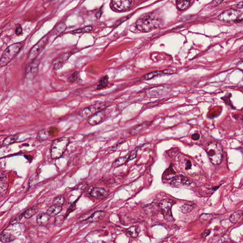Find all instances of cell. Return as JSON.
Instances as JSON below:
<instances>
[{"instance_id":"cell-1","label":"cell","mask_w":243,"mask_h":243,"mask_svg":"<svg viewBox=\"0 0 243 243\" xmlns=\"http://www.w3.org/2000/svg\"><path fill=\"white\" fill-rule=\"evenodd\" d=\"M162 21L154 13L142 16L136 22V27L142 32H149L161 26Z\"/></svg>"},{"instance_id":"cell-2","label":"cell","mask_w":243,"mask_h":243,"mask_svg":"<svg viewBox=\"0 0 243 243\" xmlns=\"http://www.w3.org/2000/svg\"><path fill=\"white\" fill-rule=\"evenodd\" d=\"M205 150L212 163L216 165L221 163L223 154V149L221 144L217 142H210L206 145Z\"/></svg>"},{"instance_id":"cell-3","label":"cell","mask_w":243,"mask_h":243,"mask_svg":"<svg viewBox=\"0 0 243 243\" xmlns=\"http://www.w3.org/2000/svg\"><path fill=\"white\" fill-rule=\"evenodd\" d=\"M23 47L22 42H18L8 47L2 53L1 57L0 66L2 68L6 66L19 54Z\"/></svg>"},{"instance_id":"cell-4","label":"cell","mask_w":243,"mask_h":243,"mask_svg":"<svg viewBox=\"0 0 243 243\" xmlns=\"http://www.w3.org/2000/svg\"><path fill=\"white\" fill-rule=\"evenodd\" d=\"M69 142V138L65 137H61L54 141L51 148L52 159L55 160L61 157L67 149Z\"/></svg>"},{"instance_id":"cell-5","label":"cell","mask_w":243,"mask_h":243,"mask_svg":"<svg viewBox=\"0 0 243 243\" xmlns=\"http://www.w3.org/2000/svg\"><path fill=\"white\" fill-rule=\"evenodd\" d=\"M175 203V201L171 199H165L160 202V207L162 214L165 220L169 221L172 222L174 220L171 208Z\"/></svg>"},{"instance_id":"cell-6","label":"cell","mask_w":243,"mask_h":243,"mask_svg":"<svg viewBox=\"0 0 243 243\" xmlns=\"http://www.w3.org/2000/svg\"><path fill=\"white\" fill-rule=\"evenodd\" d=\"M108 105L107 103H102L90 105L80 111L79 113V115L80 117L84 118L89 117L95 113L102 110Z\"/></svg>"},{"instance_id":"cell-7","label":"cell","mask_w":243,"mask_h":243,"mask_svg":"<svg viewBox=\"0 0 243 243\" xmlns=\"http://www.w3.org/2000/svg\"><path fill=\"white\" fill-rule=\"evenodd\" d=\"M48 36L46 35L42 38L37 43L35 44L29 53L28 57V60H34L36 59L45 47L48 41Z\"/></svg>"},{"instance_id":"cell-8","label":"cell","mask_w":243,"mask_h":243,"mask_svg":"<svg viewBox=\"0 0 243 243\" xmlns=\"http://www.w3.org/2000/svg\"><path fill=\"white\" fill-rule=\"evenodd\" d=\"M59 129L57 127L51 126L46 129L41 130L38 133V140L39 141H44L58 135Z\"/></svg>"},{"instance_id":"cell-9","label":"cell","mask_w":243,"mask_h":243,"mask_svg":"<svg viewBox=\"0 0 243 243\" xmlns=\"http://www.w3.org/2000/svg\"><path fill=\"white\" fill-rule=\"evenodd\" d=\"M170 89L166 86H158L150 89L147 92L149 97H159L170 92Z\"/></svg>"},{"instance_id":"cell-10","label":"cell","mask_w":243,"mask_h":243,"mask_svg":"<svg viewBox=\"0 0 243 243\" xmlns=\"http://www.w3.org/2000/svg\"><path fill=\"white\" fill-rule=\"evenodd\" d=\"M192 180L183 176H176L171 182V186L173 187L182 188L192 184Z\"/></svg>"},{"instance_id":"cell-11","label":"cell","mask_w":243,"mask_h":243,"mask_svg":"<svg viewBox=\"0 0 243 243\" xmlns=\"http://www.w3.org/2000/svg\"><path fill=\"white\" fill-rule=\"evenodd\" d=\"M133 0H112L113 7L119 11H124L129 9L133 3Z\"/></svg>"},{"instance_id":"cell-12","label":"cell","mask_w":243,"mask_h":243,"mask_svg":"<svg viewBox=\"0 0 243 243\" xmlns=\"http://www.w3.org/2000/svg\"><path fill=\"white\" fill-rule=\"evenodd\" d=\"M72 55V53L63 54L56 59L53 62V68L54 70H58L62 68L67 63L69 58Z\"/></svg>"},{"instance_id":"cell-13","label":"cell","mask_w":243,"mask_h":243,"mask_svg":"<svg viewBox=\"0 0 243 243\" xmlns=\"http://www.w3.org/2000/svg\"><path fill=\"white\" fill-rule=\"evenodd\" d=\"M39 64V61L35 59L33 60V62L27 66L25 70V75L28 78H32L37 75L38 72Z\"/></svg>"},{"instance_id":"cell-14","label":"cell","mask_w":243,"mask_h":243,"mask_svg":"<svg viewBox=\"0 0 243 243\" xmlns=\"http://www.w3.org/2000/svg\"><path fill=\"white\" fill-rule=\"evenodd\" d=\"M238 13L234 9H229L222 13L218 17L221 21L231 22L237 20L238 16Z\"/></svg>"},{"instance_id":"cell-15","label":"cell","mask_w":243,"mask_h":243,"mask_svg":"<svg viewBox=\"0 0 243 243\" xmlns=\"http://www.w3.org/2000/svg\"><path fill=\"white\" fill-rule=\"evenodd\" d=\"M105 111L103 109L102 110L97 113L89 117L88 123L91 126H96L100 124L104 119L105 116Z\"/></svg>"},{"instance_id":"cell-16","label":"cell","mask_w":243,"mask_h":243,"mask_svg":"<svg viewBox=\"0 0 243 243\" xmlns=\"http://www.w3.org/2000/svg\"><path fill=\"white\" fill-rule=\"evenodd\" d=\"M108 193L103 187H95L91 192L90 195L97 200H102L106 197Z\"/></svg>"},{"instance_id":"cell-17","label":"cell","mask_w":243,"mask_h":243,"mask_svg":"<svg viewBox=\"0 0 243 243\" xmlns=\"http://www.w3.org/2000/svg\"><path fill=\"white\" fill-rule=\"evenodd\" d=\"M105 212L104 211H97L90 216L86 221L88 222H98L102 220L105 216Z\"/></svg>"},{"instance_id":"cell-18","label":"cell","mask_w":243,"mask_h":243,"mask_svg":"<svg viewBox=\"0 0 243 243\" xmlns=\"http://www.w3.org/2000/svg\"><path fill=\"white\" fill-rule=\"evenodd\" d=\"M50 217L47 212L39 214L37 217V223L39 226H47L50 221Z\"/></svg>"},{"instance_id":"cell-19","label":"cell","mask_w":243,"mask_h":243,"mask_svg":"<svg viewBox=\"0 0 243 243\" xmlns=\"http://www.w3.org/2000/svg\"><path fill=\"white\" fill-rule=\"evenodd\" d=\"M62 206L57 205V204H53L50 207L47 211V213L51 217H53L59 214L61 211L62 210Z\"/></svg>"},{"instance_id":"cell-20","label":"cell","mask_w":243,"mask_h":243,"mask_svg":"<svg viewBox=\"0 0 243 243\" xmlns=\"http://www.w3.org/2000/svg\"><path fill=\"white\" fill-rule=\"evenodd\" d=\"M150 125V122H146L141 125H138L133 128L130 131V133L132 135L140 134L146 130L149 126Z\"/></svg>"},{"instance_id":"cell-21","label":"cell","mask_w":243,"mask_h":243,"mask_svg":"<svg viewBox=\"0 0 243 243\" xmlns=\"http://www.w3.org/2000/svg\"><path fill=\"white\" fill-rule=\"evenodd\" d=\"M0 240L3 243H8L14 240V237L10 233L8 232H3L1 234Z\"/></svg>"},{"instance_id":"cell-22","label":"cell","mask_w":243,"mask_h":243,"mask_svg":"<svg viewBox=\"0 0 243 243\" xmlns=\"http://www.w3.org/2000/svg\"><path fill=\"white\" fill-rule=\"evenodd\" d=\"M19 134H18L10 135L7 136L3 140L2 145L6 146V145H10V144L14 143L19 138Z\"/></svg>"},{"instance_id":"cell-23","label":"cell","mask_w":243,"mask_h":243,"mask_svg":"<svg viewBox=\"0 0 243 243\" xmlns=\"http://www.w3.org/2000/svg\"><path fill=\"white\" fill-rule=\"evenodd\" d=\"M176 172L174 171L172 167H170L164 171L163 174V177L164 179H171L175 177L176 176Z\"/></svg>"},{"instance_id":"cell-24","label":"cell","mask_w":243,"mask_h":243,"mask_svg":"<svg viewBox=\"0 0 243 243\" xmlns=\"http://www.w3.org/2000/svg\"><path fill=\"white\" fill-rule=\"evenodd\" d=\"M243 215V212L242 210H237L231 214L229 217L230 220L233 223H236L239 220Z\"/></svg>"},{"instance_id":"cell-25","label":"cell","mask_w":243,"mask_h":243,"mask_svg":"<svg viewBox=\"0 0 243 243\" xmlns=\"http://www.w3.org/2000/svg\"><path fill=\"white\" fill-rule=\"evenodd\" d=\"M8 187L7 181L5 177H2L1 174V180H0V190H1V195L2 196L3 194L6 192Z\"/></svg>"},{"instance_id":"cell-26","label":"cell","mask_w":243,"mask_h":243,"mask_svg":"<svg viewBox=\"0 0 243 243\" xmlns=\"http://www.w3.org/2000/svg\"><path fill=\"white\" fill-rule=\"evenodd\" d=\"M108 76L107 75L103 76L99 80L98 84L97 85V89L100 90L105 89L108 84Z\"/></svg>"},{"instance_id":"cell-27","label":"cell","mask_w":243,"mask_h":243,"mask_svg":"<svg viewBox=\"0 0 243 243\" xmlns=\"http://www.w3.org/2000/svg\"><path fill=\"white\" fill-rule=\"evenodd\" d=\"M163 74H165L164 73V70L163 71H154V72H150V73L147 74L145 75L144 76L142 77V78L144 80H150L156 76H159L162 75Z\"/></svg>"},{"instance_id":"cell-28","label":"cell","mask_w":243,"mask_h":243,"mask_svg":"<svg viewBox=\"0 0 243 243\" xmlns=\"http://www.w3.org/2000/svg\"><path fill=\"white\" fill-rule=\"evenodd\" d=\"M177 6L179 10H183L189 6L190 4V0H177Z\"/></svg>"},{"instance_id":"cell-29","label":"cell","mask_w":243,"mask_h":243,"mask_svg":"<svg viewBox=\"0 0 243 243\" xmlns=\"http://www.w3.org/2000/svg\"><path fill=\"white\" fill-rule=\"evenodd\" d=\"M194 206L192 203H186L181 206L180 210L183 213L186 214L191 212L193 209Z\"/></svg>"},{"instance_id":"cell-30","label":"cell","mask_w":243,"mask_h":243,"mask_svg":"<svg viewBox=\"0 0 243 243\" xmlns=\"http://www.w3.org/2000/svg\"><path fill=\"white\" fill-rule=\"evenodd\" d=\"M37 212V209L35 208L32 207L27 209L23 214V216L25 218H30L35 215Z\"/></svg>"},{"instance_id":"cell-31","label":"cell","mask_w":243,"mask_h":243,"mask_svg":"<svg viewBox=\"0 0 243 243\" xmlns=\"http://www.w3.org/2000/svg\"><path fill=\"white\" fill-rule=\"evenodd\" d=\"M127 234L129 237L135 238L137 237L138 234L137 227L135 226L130 227L127 230Z\"/></svg>"},{"instance_id":"cell-32","label":"cell","mask_w":243,"mask_h":243,"mask_svg":"<svg viewBox=\"0 0 243 243\" xmlns=\"http://www.w3.org/2000/svg\"><path fill=\"white\" fill-rule=\"evenodd\" d=\"M127 160H128V159L126 157H122L119 158L113 163V164L112 167L113 168H116V167L123 165L126 162H127Z\"/></svg>"},{"instance_id":"cell-33","label":"cell","mask_w":243,"mask_h":243,"mask_svg":"<svg viewBox=\"0 0 243 243\" xmlns=\"http://www.w3.org/2000/svg\"><path fill=\"white\" fill-rule=\"evenodd\" d=\"M92 30H93V27L92 26H88L74 30L73 32L75 33H85V32H90Z\"/></svg>"},{"instance_id":"cell-34","label":"cell","mask_w":243,"mask_h":243,"mask_svg":"<svg viewBox=\"0 0 243 243\" xmlns=\"http://www.w3.org/2000/svg\"><path fill=\"white\" fill-rule=\"evenodd\" d=\"M65 217L64 216L59 215L57 216L55 220L54 224L56 227H60L63 224Z\"/></svg>"},{"instance_id":"cell-35","label":"cell","mask_w":243,"mask_h":243,"mask_svg":"<svg viewBox=\"0 0 243 243\" xmlns=\"http://www.w3.org/2000/svg\"><path fill=\"white\" fill-rule=\"evenodd\" d=\"M65 202V198L63 195H60L53 200V204L62 206Z\"/></svg>"},{"instance_id":"cell-36","label":"cell","mask_w":243,"mask_h":243,"mask_svg":"<svg viewBox=\"0 0 243 243\" xmlns=\"http://www.w3.org/2000/svg\"><path fill=\"white\" fill-rule=\"evenodd\" d=\"M78 77H79V72L78 71H75L69 76V78H68V81L70 82H75L76 81L78 80Z\"/></svg>"},{"instance_id":"cell-37","label":"cell","mask_w":243,"mask_h":243,"mask_svg":"<svg viewBox=\"0 0 243 243\" xmlns=\"http://www.w3.org/2000/svg\"><path fill=\"white\" fill-rule=\"evenodd\" d=\"M66 29V26L65 24L61 23L58 26H57V29H56V32L57 33H60L62 32H64L65 31Z\"/></svg>"},{"instance_id":"cell-38","label":"cell","mask_w":243,"mask_h":243,"mask_svg":"<svg viewBox=\"0 0 243 243\" xmlns=\"http://www.w3.org/2000/svg\"><path fill=\"white\" fill-rule=\"evenodd\" d=\"M136 155H137V150H134L132 151L131 153V154H130V156L128 157L127 162L131 161V160H133V159H135V158L136 157Z\"/></svg>"},{"instance_id":"cell-39","label":"cell","mask_w":243,"mask_h":243,"mask_svg":"<svg viewBox=\"0 0 243 243\" xmlns=\"http://www.w3.org/2000/svg\"><path fill=\"white\" fill-rule=\"evenodd\" d=\"M229 94H228V97H226V96H224V97H222V99L224 100V102H226L227 103V104L229 105H230V106H232V105H231V102L230 101V97L231 96V95H230V96H229Z\"/></svg>"},{"instance_id":"cell-40","label":"cell","mask_w":243,"mask_h":243,"mask_svg":"<svg viewBox=\"0 0 243 243\" xmlns=\"http://www.w3.org/2000/svg\"><path fill=\"white\" fill-rule=\"evenodd\" d=\"M15 33L18 36L21 35V34H23V28H22L21 25H19V26L16 27V29L15 30Z\"/></svg>"},{"instance_id":"cell-41","label":"cell","mask_w":243,"mask_h":243,"mask_svg":"<svg viewBox=\"0 0 243 243\" xmlns=\"http://www.w3.org/2000/svg\"><path fill=\"white\" fill-rule=\"evenodd\" d=\"M224 0H213L211 2V5L212 6H216L217 5L223 2Z\"/></svg>"},{"instance_id":"cell-42","label":"cell","mask_w":243,"mask_h":243,"mask_svg":"<svg viewBox=\"0 0 243 243\" xmlns=\"http://www.w3.org/2000/svg\"><path fill=\"white\" fill-rule=\"evenodd\" d=\"M210 234V231L209 230H205L202 233L201 236L202 238H206Z\"/></svg>"},{"instance_id":"cell-43","label":"cell","mask_w":243,"mask_h":243,"mask_svg":"<svg viewBox=\"0 0 243 243\" xmlns=\"http://www.w3.org/2000/svg\"><path fill=\"white\" fill-rule=\"evenodd\" d=\"M200 138V135L198 133H195L192 135V138L193 140L197 141L199 140Z\"/></svg>"},{"instance_id":"cell-44","label":"cell","mask_w":243,"mask_h":243,"mask_svg":"<svg viewBox=\"0 0 243 243\" xmlns=\"http://www.w3.org/2000/svg\"><path fill=\"white\" fill-rule=\"evenodd\" d=\"M236 67L241 71H243V61H241L237 64Z\"/></svg>"},{"instance_id":"cell-45","label":"cell","mask_w":243,"mask_h":243,"mask_svg":"<svg viewBox=\"0 0 243 243\" xmlns=\"http://www.w3.org/2000/svg\"><path fill=\"white\" fill-rule=\"evenodd\" d=\"M102 9H100L97 12V14H96V17H97V18L98 19H100V17H101V14H102Z\"/></svg>"},{"instance_id":"cell-46","label":"cell","mask_w":243,"mask_h":243,"mask_svg":"<svg viewBox=\"0 0 243 243\" xmlns=\"http://www.w3.org/2000/svg\"><path fill=\"white\" fill-rule=\"evenodd\" d=\"M236 7L239 9H243V1L241 2L236 5Z\"/></svg>"},{"instance_id":"cell-47","label":"cell","mask_w":243,"mask_h":243,"mask_svg":"<svg viewBox=\"0 0 243 243\" xmlns=\"http://www.w3.org/2000/svg\"><path fill=\"white\" fill-rule=\"evenodd\" d=\"M192 163L190 161H187L186 163V169H190L192 167Z\"/></svg>"},{"instance_id":"cell-48","label":"cell","mask_w":243,"mask_h":243,"mask_svg":"<svg viewBox=\"0 0 243 243\" xmlns=\"http://www.w3.org/2000/svg\"><path fill=\"white\" fill-rule=\"evenodd\" d=\"M52 0H42V1L43 2H48L51 1Z\"/></svg>"},{"instance_id":"cell-49","label":"cell","mask_w":243,"mask_h":243,"mask_svg":"<svg viewBox=\"0 0 243 243\" xmlns=\"http://www.w3.org/2000/svg\"><path fill=\"white\" fill-rule=\"evenodd\" d=\"M240 52H243V46H242L240 48Z\"/></svg>"}]
</instances>
